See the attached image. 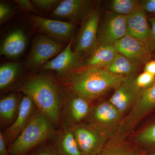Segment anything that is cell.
<instances>
[{
  "mask_svg": "<svg viewBox=\"0 0 155 155\" xmlns=\"http://www.w3.org/2000/svg\"><path fill=\"white\" fill-rule=\"evenodd\" d=\"M29 20L37 31L58 41L68 44L73 38L75 23L36 15L30 16Z\"/></svg>",
  "mask_w": 155,
  "mask_h": 155,
  "instance_id": "cell-9",
  "label": "cell"
},
{
  "mask_svg": "<svg viewBox=\"0 0 155 155\" xmlns=\"http://www.w3.org/2000/svg\"><path fill=\"white\" fill-rule=\"evenodd\" d=\"M53 146L59 155H82L72 127H66L54 136Z\"/></svg>",
  "mask_w": 155,
  "mask_h": 155,
  "instance_id": "cell-18",
  "label": "cell"
},
{
  "mask_svg": "<svg viewBox=\"0 0 155 155\" xmlns=\"http://www.w3.org/2000/svg\"><path fill=\"white\" fill-rule=\"evenodd\" d=\"M72 38L59 54L45 64L41 70H51L62 75L67 74L77 69L81 59L72 50Z\"/></svg>",
  "mask_w": 155,
  "mask_h": 155,
  "instance_id": "cell-14",
  "label": "cell"
},
{
  "mask_svg": "<svg viewBox=\"0 0 155 155\" xmlns=\"http://www.w3.org/2000/svg\"><path fill=\"white\" fill-rule=\"evenodd\" d=\"M136 140L143 145L155 147V122L140 131L136 136Z\"/></svg>",
  "mask_w": 155,
  "mask_h": 155,
  "instance_id": "cell-26",
  "label": "cell"
},
{
  "mask_svg": "<svg viewBox=\"0 0 155 155\" xmlns=\"http://www.w3.org/2000/svg\"><path fill=\"white\" fill-rule=\"evenodd\" d=\"M92 2L86 0L61 1L51 11V17L75 23L81 22L91 13Z\"/></svg>",
  "mask_w": 155,
  "mask_h": 155,
  "instance_id": "cell-12",
  "label": "cell"
},
{
  "mask_svg": "<svg viewBox=\"0 0 155 155\" xmlns=\"http://www.w3.org/2000/svg\"><path fill=\"white\" fill-rule=\"evenodd\" d=\"M20 101L16 94H11L2 98L0 101V118L1 122L8 124L14 122L19 110Z\"/></svg>",
  "mask_w": 155,
  "mask_h": 155,
  "instance_id": "cell-21",
  "label": "cell"
},
{
  "mask_svg": "<svg viewBox=\"0 0 155 155\" xmlns=\"http://www.w3.org/2000/svg\"><path fill=\"white\" fill-rule=\"evenodd\" d=\"M139 66L125 56L118 53L114 61L104 69L116 75L127 76L133 75L137 71Z\"/></svg>",
  "mask_w": 155,
  "mask_h": 155,
  "instance_id": "cell-22",
  "label": "cell"
},
{
  "mask_svg": "<svg viewBox=\"0 0 155 155\" xmlns=\"http://www.w3.org/2000/svg\"><path fill=\"white\" fill-rule=\"evenodd\" d=\"M62 42L40 35L33 40L27 60V67L32 70L42 67L65 48Z\"/></svg>",
  "mask_w": 155,
  "mask_h": 155,
  "instance_id": "cell-6",
  "label": "cell"
},
{
  "mask_svg": "<svg viewBox=\"0 0 155 155\" xmlns=\"http://www.w3.org/2000/svg\"><path fill=\"white\" fill-rule=\"evenodd\" d=\"M113 45L117 53L125 56L139 66L145 65L151 58L152 52L148 45L128 35Z\"/></svg>",
  "mask_w": 155,
  "mask_h": 155,
  "instance_id": "cell-13",
  "label": "cell"
},
{
  "mask_svg": "<svg viewBox=\"0 0 155 155\" xmlns=\"http://www.w3.org/2000/svg\"><path fill=\"white\" fill-rule=\"evenodd\" d=\"M127 35L148 44L150 37V25L147 13L140 5L127 17Z\"/></svg>",
  "mask_w": 155,
  "mask_h": 155,
  "instance_id": "cell-16",
  "label": "cell"
},
{
  "mask_svg": "<svg viewBox=\"0 0 155 155\" xmlns=\"http://www.w3.org/2000/svg\"><path fill=\"white\" fill-rule=\"evenodd\" d=\"M117 54L114 45H98L87 58L86 68L105 69L114 61Z\"/></svg>",
  "mask_w": 155,
  "mask_h": 155,
  "instance_id": "cell-20",
  "label": "cell"
},
{
  "mask_svg": "<svg viewBox=\"0 0 155 155\" xmlns=\"http://www.w3.org/2000/svg\"><path fill=\"white\" fill-rule=\"evenodd\" d=\"M155 108V81L148 88L142 90L138 101L124 118L116 136L122 139L130 133L147 114Z\"/></svg>",
  "mask_w": 155,
  "mask_h": 155,
  "instance_id": "cell-5",
  "label": "cell"
},
{
  "mask_svg": "<svg viewBox=\"0 0 155 155\" xmlns=\"http://www.w3.org/2000/svg\"><path fill=\"white\" fill-rule=\"evenodd\" d=\"M140 5L146 13L155 14V0L140 1Z\"/></svg>",
  "mask_w": 155,
  "mask_h": 155,
  "instance_id": "cell-33",
  "label": "cell"
},
{
  "mask_svg": "<svg viewBox=\"0 0 155 155\" xmlns=\"http://www.w3.org/2000/svg\"><path fill=\"white\" fill-rule=\"evenodd\" d=\"M137 155H146V154L145 153L139 152V153Z\"/></svg>",
  "mask_w": 155,
  "mask_h": 155,
  "instance_id": "cell-36",
  "label": "cell"
},
{
  "mask_svg": "<svg viewBox=\"0 0 155 155\" xmlns=\"http://www.w3.org/2000/svg\"><path fill=\"white\" fill-rule=\"evenodd\" d=\"M144 71L155 76V60L148 61L145 64Z\"/></svg>",
  "mask_w": 155,
  "mask_h": 155,
  "instance_id": "cell-35",
  "label": "cell"
},
{
  "mask_svg": "<svg viewBox=\"0 0 155 155\" xmlns=\"http://www.w3.org/2000/svg\"><path fill=\"white\" fill-rule=\"evenodd\" d=\"M138 153L137 150L122 141H111L97 155H137Z\"/></svg>",
  "mask_w": 155,
  "mask_h": 155,
  "instance_id": "cell-25",
  "label": "cell"
},
{
  "mask_svg": "<svg viewBox=\"0 0 155 155\" xmlns=\"http://www.w3.org/2000/svg\"><path fill=\"white\" fill-rule=\"evenodd\" d=\"M30 97L40 112L54 124L60 120L61 99L57 84L51 78L37 75L31 78L19 89Z\"/></svg>",
  "mask_w": 155,
  "mask_h": 155,
  "instance_id": "cell-1",
  "label": "cell"
},
{
  "mask_svg": "<svg viewBox=\"0 0 155 155\" xmlns=\"http://www.w3.org/2000/svg\"><path fill=\"white\" fill-rule=\"evenodd\" d=\"M149 155H155V153H153L151 154H150Z\"/></svg>",
  "mask_w": 155,
  "mask_h": 155,
  "instance_id": "cell-37",
  "label": "cell"
},
{
  "mask_svg": "<svg viewBox=\"0 0 155 155\" xmlns=\"http://www.w3.org/2000/svg\"><path fill=\"white\" fill-rule=\"evenodd\" d=\"M112 12L128 16L140 7V1L137 0H113L108 5Z\"/></svg>",
  "mask_w": 155,
  "mask_h": 155,
  "instance_id": "cell-24",
  "label": "cell"
},
{
  "mask_svg": "<svg viewBox=\"0 0 155 155\" xmlns=\"http://www.w3.org/2000/svg\"><path fill=\"white\" fill-rule=\"evenodd\" d=\"M38 10L44 12L52 11L58 5L60 0H32L31 1Z\"/></svg>",
  "mask_w": 155,
  "mask_h": 155,
  "instance_id": "cell-28",
  "label": "cell"
},
{
  "mask_svg": "<svg viewBox=\"0 0 155 155\" xmlns=\"http://www.w3.org/2000/svg\"><path fill=\"white\" fill-rule=\"evenodd\" d=\"M153 57H154V58H155V53L154 54Z\"/></svg>",
  "mask_w": 155,
  "mask_h": 155,
  "instance_id": "cell-38",
  "label": "cell"
},
{
  "mask_svg": "<svg viewBox=\"0 0 155 155\" xmlns=\"http://www.w3.org/2000/svg\"><path fill=\"white\" fill-rule=\"evenodd\" d=\"M15 2L20 8L26 12H34L38 14H41L39 11L35 8L31 1L28 0H16Z\"/></svg>",
  "mask_w": 155,
  "mask_h": 155,
  "instance_id": "cell-30",
  "label": "cell"
},
{
  "mask_svg": "<svg viewBox=\"0 0 155 155\" xmlns=\"http://www.w3.org/2000/svg\"><path fill=\"white\" fill-rule=\"evenodd\" d=\"M125 77L104 69L85 68L73 76L71 88L74 93L91 102L116 88Z\"/></svg>",
  "mask_w": 155,
  "mask_h": 155,
  "instance_id": "cell-2",
  "label": "cell"
},
{
  "mask_svg": "<svg viewBox=\"0 0 155 155\" xmlns=\"http://www.w3.org/2000/svg\"><path fill=\"white\" fill-rule=\"evenodd\" d=\"M155 81V75L145 71H143L136 77V83L141 90L148 88L154 83Z\"/></svg>",
  "mask_w": 155,
  "mask_h": 155,
  "instance_id": "cell-27",
  "label": "cell"
},
{
  "mask_svg": "<svg viewBox=\"0 0 155 155\" xmlns=\"http://www.w3.org/2000/svg\"><path fill=\"white\" fill-rule=\"evenodd\" d=\"M27 45V38L21 29L14 30L9 34L1 46L0 54L11 59H15L24 52Z\"/></svg>",
  "mask_w": 155,
  "mask_h": 155,
  "instance_id": "cell-17",
  "label": "cell"
},
{
  "mask_svg": "<svg viewBox=\"0 0 155 155\" xmlns=\"http://www.w3.org/2000/svg\"><path fill=\"white\" fill-rule=\"evenodd\" d=\"M26 155H59L53 145H45L36 147Z\"/></svg>",
  "mask_w": 155,
  "mask_h": 155,
  "instance_id": "cell-29",
  "label": "cell"
},
{
  "mask_svg": "<svg viewBox=\"0 0 155 155\" xmlns=\"http://www.w3.org/2000/svg\"><path fill=\"white\" fill-rule=\"evenodd\" d=\"M123 115L110 101L103 102L91 109L89 123L95 126L107 138L114 137L122 124Z\"/></svg>",
  "mask_w": 155,
  "mask_h": 155,
  "instance_id": "cell-4",
  "label": "cell"
},
{
  "mask_svg": "<svg viewBox=\"0 0 155 155\" xmlns=\"http://www.w3.org/2000/svg\"><path fill=\"white\" fill-rule=\"evenodd\" d=\"M21 70L19 63H6L0 67V89L3 90L8 87L16 80Z\"/></svg>",
  "mask_w": 155,
  "mask_h": 155,
  "instance_id": "cell-23",
  "label": "cell"
},
{
  "mask_svg": "<svg viewBox=\"0 0 155 155\" xmlns=\"http://www.w3.org/2000/svg\"><path fill=\"white\" fill-rule=\"evenodd\" d=\"M0 155H11L7 147V142L5 134L0 133Z\"/></svg>",
  "mask_w": 155,
  "mask_h": 155,
  "instance_id": "cell-34",
  "label": "cell"
},
{
  "mask_svg": "<svg viewBox=\"0 0 155 155\" xmlns=\"http://www.w3.org/2000/svg\"><path fill=\"white\" fill-rule=\"evenodd\" d=\"M35 107L30 97L24 94L20 101L16 119L6 129L5 136L7 143L14 141L27 126L35 112Z\"/></svg>",
  "mask_w": 155,
  "mask_h": 155,
  "instance_id": "cell-15",
  "label": "cell"
},
{
  "mask_svg": "<svg viewBox=\"0 0 155 155\" xmlns=\"http://www.w3.org/2000/svg\"><path fill=\"white\" fill-rule=\"evenodd\" d=\"M127 17L112 12L107 14L99 26L98 45H113L127 35Z\"/></svg>",
  "mask_w": 155,
  "mask_h": 155,
  "instance_id": "cell-11",
  "label": "cell"
},
{
  "mask_svg": "<svg viewBox=\"0 0 155 155\" xmlns=\"http://www.w3.org/2000/svg\"><path fill=\"white\" fill-rule=\"evenodd\" d=\"M54 123L38 110L35 111L28 125L8 148L11 155H26L44 143L58 131Z\"/></svg>",
  "mask_w": 155,
  "mask_h": 155,
  "instance_id": "cell-3",
  "label": "cell"
},
{
  "mask_svg": "<svg viewBox=\"0 0 155 155\" xmlns=\"http://www.w3.org/2000/svg\"><path fill=\"white\" fill-rule=\"evenodd\" d=\"M148 19L150 24L151 35L148 45L152 53L155 51V16L150 17Z\"/></svg>",
  "mask_w": 155,
  "mask_h": 155,
  "instance_id": "cell-31",
  "label": "cell"
},
{
  "mask_svg": "<svg viewBox=\"0 0 155 155\" xmlns=\"http://www.w3.org/2000/svg\"><path fill=\"white\" fill-rule=\"evenodd\" d=\"M100 18L99 11L93 10L81 22L74 50L81 59L84 56H89L98 45Z\"/></svg>",
  "mask_w": 155,
  "mask_h": 155,
  "instance_id": "cell-8",
  "label": "cell"
},
{
  "mask_svg": "<svg viewBox=\"0 0 155 155\" xmlns=\"http://www.w3.org/2000/svg\"><path fill=\"white\" fill-rule=\"evenodd\" d=\"M12 13V9L11 7L3 2L0 3V22L3 23L9 18Z\"/></svg>",
  "mask_w": 155,
  "mask_h": 155,
  "instance_id": "cell-32",
  "label": "cell"
},
{
  "mask_svg": "<svg viewBox=\"0 0 155 155\" xmlns=\"http://www.w3.org/2000/svg\"><path fill=\"white\" fill-rule=\"evenodd\" d=\"M90 102L74 92L69 97L67 105V115L73 125L80 123L88 116L91 110Z\"/></svg>",
  "mask_w": 155,
  "mask_h": 155,
  "instance_id": "cell-19",
  "label": "cell"
},
{
  "mask_svg": "<svg viewBox=\"0 0 155 155\" xmlns=\"http://www.w3.org/2000/svg\"><path fill=\"white\" fill-rule=\"evenodd\" d=\"M134 75H127L115 88L109 101L123 115L129 112L138 101L142 90L137 85Z\"/></svg>",
  "mask_w": 155,
  "mask_h": 155,
  "instance_id": "cell-10",
  "label": "cell"
},
{
  "mask_svg": "<svg viewBox=\"0 0 155 155\" xmlns=\"http://www.w3.org/2000/svg\"><path fill=\"white\" fill-rule=\"evenodd\" d=\"M71 127L82 155H97L107 144V137L89 122L78 123Z\"/></svg>",
  "mask_w": 155,
  "mask_h": 155,
  "instance_id": "cell-7",
  "label": "cell"
}]
</instances>
